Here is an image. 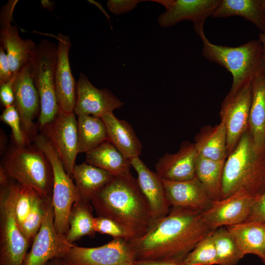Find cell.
I'll return each instance as SVG.
<instances>
[{"label": "cell", "instance_id": "obj_1", "mask_svg": "<svg viewBox=\"0 0 265 265\" xmlns=\"http://www.w3.org/2000/svg\"><path fill=\"white\" fill-rule=\"evenodd\" d=\"M201 213L192 209L171 207L168 214L147 233L129 240L135 261H184L212 231L204 223Z\"/></svg>", "mask_w": 265, "mask_h": 265}, {"label": "cell", "instance_id": "obj_2", "mask_svg": "<svg viewBox=\"0 0 265 265\" xmlns=\"http://www.w3.org/2000/svg\"><path fill=\"white\" fill-rule=\"evenodd\" d=\"M90 203L98 216L117 221L130 230L135 238L145 235L153 225L149 204L137 179L131 174L115 176Z\"/></svg>", "mask_w": 265, "mask_h": 265}, {"label": "cell", "instance_id": "obj_3", "mask_svg": "<svg viewBox=\"0 0 265 265\" xmlns=\"http://www.w3.org/2000/svg\"><path fill=\"white\" fill-rule=\"evenodd\" d=\"M240 188L255 197L265 191V151L255 146L248 130L225 160L221 199Z\"/></svg>", "mask_w": 265, "mask_h": 265}, {"label": "cell", "instance_id": "obj_4", "mask_svg": "<svg viewBox=\"0 0 265 265\" xmlns=\"http://www.w3.org/2000/svg\"><path fill=\"white\" fill-rule=\"evenodd\" d=\"M196 33L203 43L202 55L232 74L233 82L228 96L235 95L247 82L265 74L263 46L258 39L232 47L212 43L205 36L203 29Z\"/></svg>", "mask_w": 265, "mask_h": 265}, {"label": "cell", "instance_id": "obj_5", "mask_svg": "<svg viewBox=\"0 0 265 265\" xmlns=\"http://www.w3.org/2000/svg\"><path fill=\"white\" fill-rule=\"evenodd\" d=\"M0 168L9 179L33 189L42 198L52 196V165L43 152L35 145H10L2 156Z\"/></svg>", "mask_w": 265, "mask_h": 265}, {"label": "cell", "instance_id": "obj_6", "mask_svg": "<svg viewBox=\"0 0 265 265\" xmlns=\"http://www.w3.org/2000/svg\"><path fill=\"white\" fill-rule=\"evenodd\" d=\"M20 187L10 179L0 188V265H23L30 242L16 220L15 207Z\"/></svg>", "mask_w": 265, "mask_h": 265}, {"label": "cell", "instance_id": "obj_7", "mask_svg": "<svg viewBox=\"0 0 265 265\" xmlns=\"http://www.w3.org/2000/svg\"><path fill=\"white\" fill-rule=\"evenodd\" d=\"M58 46L48 40H41L31 62L34 85L40 102L39 128L52 122L59 113L54 85Z\"/></svg>", "mask_w": 265, "mask_h": 265}, {"label": "cell", "instance_id": "obj_8", "mask_svg": "<svg viewBox=\"0 0 265 265\" xmlns=\"http://www.w3.org/2000/svg\"><path fill=\"white\" fill-rule=\"evenodd\" d=\"M35 145L45 154L53 168V184L52 204L54 224L58 233L66 236L69 226L68 219L72 208L81 201L74 182L66 171L56 151L49 140L42 133L34 139Z\"/></svg>", "mask_w": 265, "mask_h": 265}, {"label": "cell", "instance_id": "obj_9", "mask_svg": "<svg viewBox=\"0 0 265 265\" xmlns=\"http://www.w3.org/2000/svg\"><path fill=\"white\" fill-rule=\"evenodd\" d=\"M45 204L43 222L23 265H44L53 258L64 257L74 245L55 229L52 196L45 199Z\"/></svg>", "mask_w": 265, "mask_h": 265}, {"label": "cell", "instance_id": "obj_10", "mask_svg": "<svg viewBox=\"0 0 265 265\" xmlns=\"http://www.w3.org/2000/svg\"><path fill=\"white\" fill-rule=\"evenodd\" d=\"M51 142L67 173L72 176L78 153V121L74 112L59 111L55 119L40 129Z\"/></svg>", "mask_w": 265, "mask_h": 265}, {"label": "cell", "instance_id": "obj_11", "mask_svg": "<svg viewBox=\"0 0 265 265\" xmlns=\"http://www.w3.org/2000/svg\"><path fill=\"white\" fill-rule=\"evenodd\" d=\"M63 257L71 265H128L135 261L129 240L121 238L95 247L74 245Z\"/></svg>", "mask_w": 265, "mask_h": 265}, {"label": "cell", "instance_id": "obj_12", "mask_svg": "<svg viewBox=\"0 0 265 265\" xmlns=\"http://www.w3.org/2000/svg\"><path fill=\"white\" fill-rule=\"evenodd\" d=\"M14 106L20 116L23 131L30 144L37 135L34 121L40 112V102L34 85L31 62L15 74L13 83Z\"/></svg>", "mask_w": 265, "mask_h": 265}, {"label": "cell", "instance_id": "obj_13", "mask_svg": "<svg viewBox=\"0 0 265 265\" xmlns=\"http://www.w3.org/2000/svg\"><path fill=\"white\" fill-rule=\"evenodd\" d=\"M252 80L247 82L236 94L227 96L220 110L221 121L227 131V152L235 149L243 134L248 130L252 101Z\"/></svg>", "mask_w": 265, "mask_h": 265}, {"label": "cell", "instance_id": "obj_14", "mask_svg": "<svg viewBox=\"0 0 265 265\" xmlns=\"http://www.w3.org/2000/svg\"><path fill=\"white\" fill-rule=\"evenodd\" d=\"M255 198L243 188L239 189L225 198L212 201L202 212L203 220L212 231L245 222Z\"/></svg>", "mask_w": 265, "mask_h": 265}, {"label": "cell", "instance_id": "obj_15", "mask_svg": "<svg viewBox=\"0 0 265 265\" xmlns=\"http://www.w3.org/2000/svg\"><path fill=\"white\" fill-rule=\"evenodd\" d=\"M164 6L158 22L162 27L174 26L184 20L193 23L195 31L203 28L205 20L212 16L220 0H152Z\"/></svg>", "mask_w": 265, "mask_h": 265}, {"label": "cell", "instance_id": "obj_16", "mask_svg": "<svg viewBox=\"0 0 265 265\" xmlns=\"http://www.w3.org/2000/svg\"><path fill=\"white\" fill-rule=\"evenodd\" d=\"M76 90L74 113L77 116L85 114L101 118L124 105L109 89L95 87L82 73L80 74Z\"/></svg>", "mask_w": 265, "mask_h": 265}, {"label": "cell", "instance_id": "obj_17", "mask_svg": "<svg viewBox=\"0 0 265 265\" xmlns=\"http://www.w3.org/2000/svg\"><path fill=\"white\" fill-rule=\"evenodd\" d=\"M57 40L58 57L55 74V94L59 111L74 112L77 99V82L73 77L69 59L71 46L69 37L59 33Z\"/></svg>", "mask_w": 265, "mask_h": 265}, {"label": "cell", "instance_id": "obj_18", "mask_svg": "<svg viewBox=\"0 0 265 265\" xmlns=\"http://www.w3.org/2000/svg\"><path fill=\"white\" fill-rule=\"evenodd\" d=\"M131 163L137 173L138 185L149 204L153 225L167 215L171 209L162 179L156 172L150 170L139 157L131 159Z\"/></svg>", "mask_w": 265, "mask_h": 265}, {"label": "cell", "instance_id": "obj_19", "mask_svg": "<svg viewBox=\"0 0 265 265\" xmlns=\"http://www.w3.org/2000/svg\"><path fill=\"white\" fill-rule=\"evenodd\" d=\"M162 181L166 199L171 207L189 208L203 212L212 205V201L196 176L184 181L163 179Z\"/></svg>", "mask_w": 265, "mask_h": 265}, {"label": "cell", "instance_id": "obj_20", "mask_svg": "<svg viewBox=\"0 0 265 265\" xmlns=\"http://www.w3.org/2000/svg\"><path fill=\"white\" fill-rule=\"evenodd\" d=\"M198 156L194 144L187 142L174 154L165 153L155 164L156 173L170 181H184L195 177V165Z\"/></svg>", "mask_w": 265, "mask_h": 265}, {"label": "cell", "instance_id": "obj_21", "mask_svg": "<svg viewBox=\"0 0 265 265\" xmlns=\"http://www.w3.org/2000/svg\"><path fill=\"white\" fill-rule=\"evenodd\" d=\"M0 21V46L5 50L12 73L15 75L31 62L37 45L29 39H23L12 20Z\"/></svg>", "mask_w": 265, "mask_h": 265}, {"label": "cell", "instance_id": "obj_22", "mask_svg": "<svg viewBox=\"0 0 265 265\" xmlns=\"http://www.w3.org/2000/svg\"><path fill=\"white\" fill-rule=\"evenodd\" d=\"M101 118L106 127L108 140L118 150L130 159L139 157L142 146L132 125L116 117L113 112Z\"/></svg>", "mask_w": 265, "mask_h": 265}, {"label": "cell", "instance_id": "obj_23", "mask_svg": "<svg viewBox=\"0 0 265 265\" xmlns=\"http://www.w3.org/2000/svg\"><path fill=\"white\" fill-rule=\"evenodd\" d=\"M226 228L244 256L256 255L265 264V223L243 222Z\"/></svg>", "mask_w": 265, "mask_h": 265}, {"label": "cell", "instance_id": "obj_24", "mask_svg": "<svg viewBox=\"0 0 265 265\" xmlns=\"http://www.w3.org/2000/svg\"><path fill=\"white\" fill-rule=\"evenodd\" d=\"M248 130L257 148L265 151V74L252 80Z\"/></svg>", "mask_w": 265, "mask_h": 265}, {"label": "cell", "instance_id": "obj_25", "mask_svg": "<svg viewBox=\"0 0 265 265\" xmlns=\"http://www.w3.org/2000/svg\"><path fill=\"white\" fill-rule=\"evenodd\" d=\"M72 176L81 201L86 203H90L94 196L115 177L86 162L75 165Z\"/></svg>", "mask_w": 265, "mask_h": 265}, {"label": "cell", "instance_id": "obj_26", "mask_svg": "<svg viewBox=\"0 0 265 265\" xmlns=\"http://www.w3.org/2000/svg\"><path fill=\"white\" fill-rule=\"evenodd\" d=\"M86 163L107 171L115 176L131 174V159L126 158L108 140L86 153Z\"/></svg>", "mask_w": 265, "mask_h": 265}, {"label": "cell", "instance_id": "obj_27", "mask_svg": "<svg viewBox=\"0 0 265 265\" xmlns=\"http://www.w3.org/2000/svg\"><path fill=\"white\" fill-rule=\"evenodd\" d=\"M242 17L262 32H265V8L263 0H220L214 10L213 18Z\"/></svg>", "mask_w": 265, "mask_h": 265}, {"label": "cell", "instance_id": "obj_28", "mask_svg": "<svg viewBox=\"0 0 265 265\" xmlns=\"http://www.w3.org/2000/svg\"><path fill=\"white\" fill-rule=\"evenodd\" d=\"M225 159L215 160L198 155L195 176L205 187L212 201L221 199L222 177Z\"/></svg>", "mask_w": 265, "mask_h": 265}, {"label": "cell", "instance_id": "obj_29", "mask_svg": "<svg viewBox=\"0 0 265 265\" xmlns=\"http://www.w3.org/2000/svg\"><path fill=\"white\" fill-rule=\"evenodd\" d=\"M199 156L209 159H225L227 152V131L224 122L209 129L197 136L194 143Z\"/></svg>", "mask_w": 265, "mask_h": 265}, {"label": "cell", "instance_id": "obj_30", "mask_svg": "<svg viewBox=\"0 0 265 265\" xmlns=\"http://www.w3.org/2000/svg\"><path fill=\"white\" fill-rule=\"evenodd\" d=\"M77 117L79 153H86L108 140L106 127L101 118L85 114Z\"/></svg>", "mask_w": 265, "mask_h": 265}, {"label": "cell", "instance_id": "obj_31", "mask_svg": "<svg viewBox=\"0 0 265 265\" xmlns=\"http://www.w3.org/2000/svg\"><path fill=\"white\" fill-rule=\"evenodd\" d=\"M93 210L90 203L80 201L74 203L69 214V228L65 236L70 242L73 243L83 236L95 235Z\"/></svg>", "mask_w": 265, "mask_h": 265}, {"label": "cell", "instance_id": "obj_32", "mask_svg": "<svg viewBox=\"0 0 265 265\" xmlns=\"http://www.w3.org/2000/svg\"><path fill=\"white\" fill-rule=\"evenodd\" d=\"M218 265H237L244 255L226 227L212 231Z\"/></svg>", "mask_w": 265, "mask_h": 265}, {"label": "cell", "instance_id": "obj_33", "mask_svg": "<svg viewBox=\"0 0 265 265\" xmlns=\"http://www.w3.org/2000/svg\"><path fill=\"white\" fill-rule=\"evenodd\" d=\"M213 231V230H212ZM211 231L186 257L187 265H218L216 251Z\"/></svg>", "mask_w": 265, "mask_h": 265}, {"label": "cell", "instance_id": "obj_34", "mask_svg": "<svg viewBox=\"0 0 265 265\" xmlns=\"http://www.w3.org/2000/svg\"><path fill=\"white\" fill-rule=\"evenodd\" d=\"M45 199L38 194L36 196L29 213L22 226L21 231L30 243L32 242L43 222L45 214Z\"/></svg>", "mask_w": 265, "mask_h": 265}, {"label": "cell", "instance_id": "obj_35", "mask_svg": "<svg viewBox=\"0 0 265 265\" xmlns=\"http://www.w3.org/2000/svg\"><path fill=\"white\" fill-rule=\"evenodd\" d=\"M94 227L96 232L106 234L115 238H121L128 240L135 238L133 234L117 221L104 216L94 217Z\"/></svg>", "mask_w": 265, "mask_h": 265}, {"label": "cell", "instance_id": "obj_36", "mask_svg": "<svg viewBox=\"0 0 265 265\" xmlns=\"http://www.w3.org/2000/svg\"><path fill=\"white\" fill-rule=\"evenodd\" d=\"M0 119L10 127L15 144L21 147L29 145L22 128L20 116L14 105L5 107Z\"/></svg>", "mask_w": 265, "mask_h": 265}, {"label": "cell", "instance_id": "obj_37", "mask_svg": "<svg viewBox=\"0 0 265 265\" xmlns=\"http://www.w3.org/2000/svg\"><path fill=\"white\" fill-rule=\"evenodd\" d=\"M37 194L33 189L20 184L15 203V213L20 230L29 213L35 197Z\"/></svg>", "mask_w": 265, "mask_h": 265}, {"label": "cell", "instance_id": "obj_38", "mask_svg": "<svg viewBox=\"0 0 265 265\" xmlns=\"http://www.w3.org/2000/svg\"><path fill=\"white\" fill-rule=\"evenodd\" d=\"M245 222L265 223V191L255 198L247 219Z\"/></svg>", "mask_w": 265, "mask_h": 265}, {"label": "cell", "instance_id": "obj_39", "mask_svg": "<svg viewBox=\"0 0 265 265\" xmlns=\"http://www.w3.org/2000/svg\"><path fill=\"white\" fill-rule=\"evenodd\" d=\"M143 0H109L107 2V7L109 10L114 15H119L128 12L141 2L146 1Z\"/></svg>", "mask_w": 265, "mask_h": 265}, {"label": "cell", "instance_id": "obj_40", "mask_svg": "<svg viewBox=\"0 0 265 265\" xmlns=\"http://www.w3.org/2000/svg\"><path fill=\"white\" fill-rule=\"evenodd\" d=\"M14 80L15 75L8 82L0 84V99L5 108L14 104L15 98L13 89Z\"/></svg>", "mask_w": 265, "mask_h": 265}, {"label": "cell", "instance_id": "obj_41", "mask_svg": "<svg viewBox=\"0 0 265 265\" xmlns=\"http://www.w3.org/2000/svg\"><path fill=\"white\" fill-rule=\"evenodd\" d=\"M9 62L3 47L0 46V84L10 81L13 77Z\"/></svg>", "mask_w": 265, "mask_h": 265}, {"label": "cell", "instance_id": "obj_42", "mask_svg": "<svg viewBox=\"0 0 265 265\" xmlns=\"http://www.w3.org/2000/svg\"><path fill=\"white\" fill-rule=\"evenodd\" d=\"M133 265H187L184 261H135Z\"/></svg>", "mask_w": 265, "mask_h": 265}, {"label": "cell", "instance_id": "obj_43", "mask_svg": "<svg viewBox=\"0 0 265 265\" xmlns=\"http://www.w3.org/2000/svg\"><path fill=\"white\" fill-rule=\"evenodd\" d=\"M44 265H71L63 257H56L49 261Z\"/></svg>", "mask_w": 265, "mask_h": 265}, {"label": "cell", "instance_id": "obj_44", "mask_svg": "<svg viewBox=\"0 0 265 265\" xmlns=\"http://www.w3.org/2000/svg\"><path fill=\"white\" fill-rule=\"evenodd\" d=\"M258 40L261 42L263 46V58L265 64V33L263 32L260 33Z\"/></svg>", "mask_w": 265, "mask_h": 265}, {"label": "cell", "instance_id": "obj_45", "mask_svg": "<svg viewBox=\"0 0 265 265\" xmlns=\"http://www.w3.org/2000/svg\"><path fill=\"white\" fill-rule=\"evenodd\" d=\"M41 3L44 7L48 8L50 10L53 9V1L51 2L49 0H42Z\"/></svg>", "mask_w": 265, "mask_h": 265}, {"label": "cell", "instance_id": "obj_46", "mask_svg": "<svg viewBox=\"0 0 265 265\" xmlns=\"http://www.w3.org/2000/svg\"><path fill=\"white\" fill-rule=\"evenodd\" d=\"M263 2L264 7L265 8V0H263Z\"/></svg>", "mask_w": 265, "mask_h": 265}, {"label": "cell", "instance_id": "obj_47", "mask_svg": "<svg viewBox=\"0 0 265 265\" xmlns=\"http://www.w3.org/2000/svg\"><path fill=\"white\" fill-rule=\"evenodd\" d=\"M128 265H133L132 264V263H131V264H129Z\"/></svg>", "mask_w": 265, "mask_h": 265}, {"label": "cell", "instance_id": "obj_48", "mask_svg": "<svg viewBox=\"0 0 265 265\" xmlns=\"http://www.w3.org/2000/svg\"><path fill=\"white\" fill-rule=\"evenodd\" d=\"M263 33H265V32H263Z\"/></svg>", "mask_w": 265, "mask_h": 265}]
</instances>
